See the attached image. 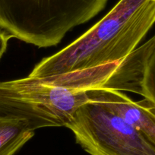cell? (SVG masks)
Instances as JSON below:
<instances>
[{
    "label": "cell",
    "instance_id": "cell-7",
    "mask_svg": "<svg viewBox=\"0 0 155 155\" xmlns=\"http://www.w3.org/2000/svg\"><path fill=\"white\" fill-rule=\"evenodd\" d=\"M132 92L141 95L155 106V47L147 55Z\"/></svg>",
    "mask_w": 155,
    "mask_h": 155
},
{
    "label": "cell",
    "instance_id": "cell-8",
    "mask_svg": "<svg viewBox=\"0 0 155 155\" xmlns=\"http://www.w3.org/2000/svg\"><path fill=\"white\" fill-rule=\"evenodd\" d=\"M12 38L5 31L0 29V59L2 58L5 52L6 51L8 42L10 39Z\"/></svg>",
    "mask_w": 155,
    "mask_h": 155
},
{
    "label": "cell",
    "instance_id": "cell-3",
    "mask_svg": "<svg viewBox=\"0 0 155 155\" xmlns=\"http://www.w3.org/2000/svg\"><path fill=\"white\" fill-rule=\"evenodd\" d=\"M108 0H0V29L39 48L55 47L67 33L104 9Z\"/></svg>",
    "mask_w": 155,
    "mask_h": 155
},
{
    "label": "cell",
    "instance_id": "cell-1",
    "mask_svg": "<svg viewBox=\"0 0 155 155\" xmlns=\"http://www.w3.org/2000/svg\"><path fill=\"white\" fill-rule=\"evenodd\" d=\"M120 62L44 78L1 81L0 117L23 120L32 131L65 127L76 110L89 101L87 91L105 87Z\"/></svg>",
    "mask_w": 155,
    "mask_h": 155
},
{
    "label": "cell",
    "instance_id": "cell-6",
    "mask_svg": "<svg viewBox=\"0 0 155 155\" xmlns=\"http://www.w3.org/2000/svg\"><path fill=\"white\" fill-rule=\"evenodd\" d=\"M34 135L23 120L0 117V155H15Z\"/></svg>",
    "mask_w": 155,
    "mask_h": 155
},
{
    "label": "cell",
    "instance_id": "cell-2",
    "mask_svg": "<svg viewBox=\"0 0 155 155\" xmlns=\"http://www.w3.org/2000/svg\"><path fill=\"white\" fill-rule=\"evenodd\" d=\"M155 23V0H120L101 21L60 51L44 58L30 77L44 78L119 62Z\"/></svg>",
    "mask_w": 155,
    "mask_h": 155
},
{
    "label": "cell",
    "instance_id": "cell-5",
    "mask_svg": "<svg viewBox=\"0 0 155 155\" xmlns=\"http://www.w3.org/2000/svg\"><path fill=\"white\" fill-rule=\"evenodd\" d=\"M88 99L102 102L155 145V106L148 100L134 101L120 91L97 87L87 91Z\"/></svg>",
    "mask_w": 155,
    "mask_h": 155
},
{
    "label": "cell",
    "instance_id": "cell-4",
    "mask_svg": "<svg viewBox=\"0 0 155 155\" xmlns=\"http://www.w3.org/2000/svg\"><path fill=\"white\" fill-rule=\"evenodd\" d=\"M65 127L89 155H155V145L104 103L89 100Z\"/></svg>",
    "mask_w": 155,
    "mask_h": 155
}]
</instances>
